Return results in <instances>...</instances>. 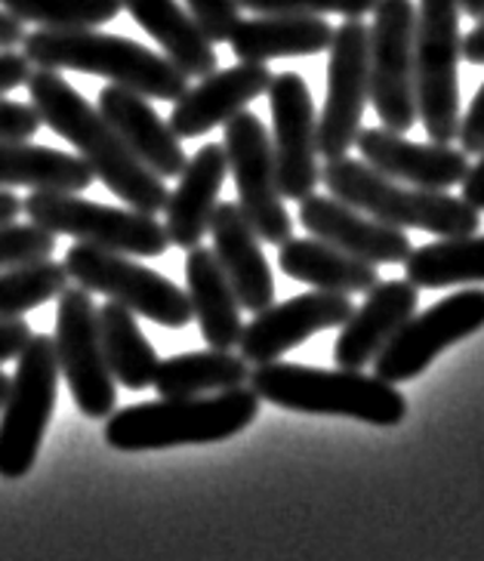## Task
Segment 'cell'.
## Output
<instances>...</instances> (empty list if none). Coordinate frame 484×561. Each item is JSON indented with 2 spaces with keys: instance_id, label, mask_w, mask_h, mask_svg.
<instances>
[{
  "instance_id": "obj_14",
  "label": "cell",
  "mask_w": 484,
  "mask_h": 561,
  "mask_svg": "<svg viewBox=\"0 0 484 561\" xmlns=\"http://www.w3.org/2000/svg\"><path fill=\"white\" fill-rule=\"evenodd\" d=\"M327 50V100L318 115V154L334 161L355 146L370 102L368 25L361 19H346L334 28Z\"/></svg>"
},
{
  "instance_id": "obj_39",
  "label": "cell",
  "mask_w": 484,
  "mask_h": 561,
  "mask_svg": "<svg viewBox=\"0 0 484 561\" xmlns=\"http://www.w3.org/2000/svg\"><path fill=\"white\" fill-rule=\"evenodd\" d=\"M34 333L25 318H13V321H0V364L19 358V352L32 340Z\"/></svg>"
},
{
  "instance_id": "obj_29",
  "label": "cell",
  "mask_w": 484,
  "mask_h": 561,
  "mask_svg": "<svg viewBox=\"0 0 484 561\" xmlns=\"http://www.w3.org/2000/svg\"><path fill=\"white\" fill-rule=\"evenodd\" d=\"M251 380V364L226 348L185 352L158 364L151 389L161 398H200L241 389Z\"/></svg>"
},
{
  "instance_id": "obj_30",
  "label": "cell",
  "mask_w": 484,
  "mask_h": 561,
  "mask_svg": "<svg viewBox=\"0 0 484 561\" xmlns=\"http://www.w3.org/2000/svg\"><path fill=\"white\" fill-rule=\"evenodd\" d=\"M96 321H100L102 355H105V364H108L117 386L130 389V392L149 389L161 362H158V352L149 343V336L139 328L136 314L108 299L96 312Z\"/></svg>"
},
{
  "instance_id": "obj_36",
  "label": "cell",
  "mask_w": 484,
  "mask_h": 561,
  "mask_svg": "<svg viewBox=\"0 0 484 561\" xmlns=\"http://www.w3.org/2000/svg\"><path fill=\"white\" fill-rule=\"evenodd\" d=\"M185 13L210 44H229L234 25L241 22L238 0H185Z\"/></svg>"
},
{
  "instance_id": "obj_33",
  "label": "cell",
  "mask_w": 484,
  "mask_h": 561,
  "mask_svg": "<svg viewBox=\"0 0 484 561\" xmlns=\"http://www.w3.org/2000/svg\"><path fill=\"white\" fill-rule=\"evenodd\" d=\"M66 287V268L53 260L22 265L13 272H0V321H13V318L41 309L44 302L59 299Z\"/></svg>"
},
{
  "instance_id": "obj_40",
  "label": "cell",
  "mask_w": 484,
  "mask_h": 561,
  "mask_svg": "<svg viewBox=\"0 0 484 561\" xmlns=\"http://www.w3.org/2000/svg\"><path fill=\"white\" fill-rule=\"evenodd\" d=\"M32 75V62L16 50H0V96L13 93L16 87H25Z\"/></svg>"
},
{
  "instance_id": "obj_42",
  "label": "cell",
  "mask_w": 484,
  "mask_h": 561,
  "mask_svg": "<svg viewBox=\"0 0 484 561\" xmlns=\"http://www.w3.org/2000/svg\"><path fill=\"white\" fill-rule=\"evenodd\" d=\"M460 59L472 66H484V19H479V25L460 41Z\"/></svg>"
},
{
  "instance_id": "obj_31",
  "label": "cell",
  "mask_w": 484,
  "mask_h": 561,
  "mask_svg": "<svg viewBox=\"0 0 484 561\" xmlns=\"http://www.w3.org/2000/svg\"><path fill=\"white\" fill-rule=\"evenodd\" d=\"M404 272L417 290H441L457 284H482L484 280V234L441 238L433 244L411 250Z\"/></svg>"
},
{
  "instance_id": "obj_25",
  "label": "cell",
  "mask_w": 484,
  "mask_h": 561,
  "mask_svg": "<svg viewBox=\"0 0 484 561\" xmlns=\"http://www.w3.org/2000/svg\"><path fill=\"white\" fill-rule=\"evenodd\" d=\"M185 294L192 302V314L198 321L200 336L210 348L232 352L241 340V302L234 297L232 284L217 263L214 250H185Z\"/></svg>"
},
{
  "instance_id": "obj_2",
  "label": "cell",
  "mask_w": 484,
  "mask_h": 561,
  "mask_svg": "<svg viewBox=\"0 0 484 561\" xmlns=\"http://www.w3.org/2000/svg\"><path fill=\"white\" fill-rule=\"evenodd\" d=\"M22 56L37 68L96 75L124 90H134L146 100L176 102L188 90V78L168 56L149 50L130 37L96 28H37L25 34Z\"/></svg>"
},
{
  "instance_id": "obj_17",
  "label": "cell",
  "mask_w": 484,
  "mask_h": 561,
  "mask_svg": "<svg viewBox=\"0 0 484 561\" xmlns=\"http://www.w3.org/2000/svg\"><path fill=\"white\" fill-rule=\"evenodd\" d=\"M355 146L361 149V161L377 173L426 192H448L460 185L472 167L466 151L441 142H411L401 133L385 127H370V130L361 127Z\"/></svg>"
},
{
  "instance_id": "obj_8",
  "label": "cell",
  "mask_w": 484,
  "mask_h": 561,
  "mask_svg": "<svg viewBox=\"0 0 484 561\" xmlns=\"http://www.w3.org/2000/svg\"><path fill=\"white\" fill-rule=\"evenodd\" d=\"M22 214L50 234H62L90 248L115 250L127 256H161L170 241L164 222L151 214L105 207L68 192H32L22 201Z\"/></svg>"
},
{
  "instance_id": "obj_46",
  "label": "cell",
  "mask_w": 484,
  "mask_h": 561,
  "mask_svg": "<svg viewBox=\"0 0 484 561\" xmlns=\"http://www.w3.org/2000/svg\"><path fill=\"white\" fill-rule=\"evenodd\" d=\"M7 389H10V377L0 374V404H3V398H7Z\"/></svg>"
},
{
  "instance_id": "obj_9",
  "label": "cell",
  "mask_w": 484,
  "mask_h": 561,
  "mask_svg": "<svg viewBox=\"0 0 484 561\" xmlns=\"http://www.w3.org/2000/svg\"><path fill=\"white\" fill-rule=\"evenodd\" d=\"M66 275L87 294H102L127 312L142 314L161 328H185L192 324L188 294L149 265L136 263L127 253L100 250L74 241L66 253Z\"/></svg>"
},
{
  "instance_id": "obj_26",
  "label": "cell",
  "mask_w": 484,
  "mask_h": 561,
  "mask_svg": "<svg viewBox=\"0 0 484 561\" xmlns=\"http://www.w3.org/2000/svg\"><path fill=\"white\" fill-rule=\"evenodd\" d=\"M120 7L185 78H207L219 68L217 47L200 34L198 25L176 0H120Z\"/></svg>"
},
{
  "instance_id": "obj_41",
  "label": "cell",
  "mask_w": 484,
  "mask_h": 561,
  "mask_svg": "<svg viewBox=\"0 0 484 561\" xmlns=\"http://www.w3.org/2000/svg\"><path fill=\"white\" fill-rule=\"evenodd\" d=\"M463 201L469 207H475L479 214L484 210V151L479 158V164L469 167L466 180H463Z\"/></svg>"
},
{
  "instance_id": "obj_22",
  "label": "cell",
  "mask_w": 484,
  "mask_h": 561,
  "mask_svg": "<svg viewBox=\"0 0 484 561\" xmlns=\"http://www.w3.org/2000/svg\"><path fill=\"white\" fill-rule=\"evenodd\" d=\"M96 108L112 124V130L124 139V146L134 151L154 176L173 180L183 173V167L188 164L183 139L170 130V124L158 117L146 96L124 90L117 83H108L105 90H100Z\"/></svg>"
},
{
  "instance_id": "obj_34",
  "label": "cell",
  "mask_w": 484,
  "mask_h": 561,
  "mask_svg": "<svg viewBox=\"0 0 484 561\" xmlns=\"http://www.w3.org/2000/svg\"><path fill=\"white\" fill-rule=\"evenodd\" d=\"M53 250H56V234L44 231L34 222L0 226V272H13L22 265L50 260Z\"/></svg>"
},
{
  "instance_id": "obj_1",
  "label": "cell",
  "mask_w": 484,
  "mask_h": 561,
  "mask_svg": "<svg viewBox=\"0 0 484 561\" xmlns=\"http://www.w3.org/2000/svg\"><path fill=\"white\" fill-rule=\"evenodd\" d=\"M28 96L37 121L56 136L68 139L84 158L93 176L120 201H127L139 214H161L168 204V185L124 146L112 124L81 96L71 83L50 68H37L28 75Z\"/></svg>"
},
{
  "instance_id": "obj_45",
  "label": "cell",
  "mask_w": 484,
  "mask_h": 561,
  "mask_svg": "<svg viewBox=\"0 0 484 561\" xmlns=\"http://www.w3.org/2000/svg\"><path fill=\"white\" fill-rule=\"evenodd\" d=\"M460 13H466L472 19H484V0H457Z\"/></svg>"
},
{
  "instance_id": "obj_12",
  "label": "cell",
  "mask_w": 484,
  "mask_h": 561,
  "mask_svg": "<svg viewBox=\"0 0 484 561\" xmlns=\"http://www.w3.org/2000/svg\"><path fill=\"white\" fill-rule=\"evenodd\" d=\"M93 294L84 287H66L56 306V364L59 377L68 382L78 411L90 420H108L117 408V382L105 364L96 321Z\"/></svg>"
},
{
  "instance_id": "obj_19",
  "label": "cell",
  "mask_w": 484,
  "mask_h": 561,
  "mask_svg": "<svg viewBox=\"0 0 484 561\" xmlns=\"http://www.w3.org/2000/svg\"><path fill=\"white\" fill-rule=\"evenodd\" d=\"M272 83V71L263 62H238L234 68L210 71L198 87H188L170 112V130L180 139H198L214 127H222L253 100H260Z\"/></svg>"
},
{
  "instance_id": "obj_21",
  "label": "cell",
  "mask_w": 484,
  "mask_h": 561,
  "mask_svg": "<svg viewBox=\"0 0 484 561\" xmlns=\"http://www.w3.org/2000/svg\"><path fill=\"white\" fill-rule=\"evenodd\" d=\"M210 238H214V256L222 265L226 278L232 284L234 297L244 312H263L275 302V278L272 265L266 263L263 241L256 238L251 222L238 210L232 201H219L210 216Z\"/></svg>"
},
{
  "instance_id": "obj_16",
  "label": "cell",
  "mask_w": 484,
  "mask_h": 561,
  "mask_svg": "<svg viewBox=\"0 0 484 561\" xmlns=\"http://www.w3.org/2000/svg\"><path fill=\"white\" fill-rule=\"evenodd\" d=\"M355 312L352 297L343 294H300V297L287 299V302H272L268 309L256 312L251 324H244L241 331V358L247 364H272L290 348L302 346L309 336L331 328H343Z\"/></svg>"
},
{
  "instance_id": "obj_20",
  "label": "cell",
  "mask_w": 484,
  "mask_h": 561,
  "mask_svg": "<svg viewBox=\"0 0 484 561\" xmlns=\"http://www.w3.org/2000/svg\"><path fill=\"white\" fill-rule=\"evenodd\" d=\"M419 290L411 280H377L361 309L339 328L334 362L343 370H365L389 346V340L417 312Z\"/></svg>"
},
{
  "instance_id": "obj_23",
  "label": "cell",
  "mask_w": 484,
  "mask_h": 561,
  "mask_svg": "<svg viewBox=\"0 0 484 561\" xmlns=\"http://www.w3.org/2000/svg\"><path fill=\"white\" fill-rule=\"evenodd\" d=\"M229 176L226 151L217 142H207L195 151V158L183 167L180 185L168 195L164 204V231L173 248H200L210 229V216L217 210L222 182Z\"/></svg>"
},
{
  "instance_id": "obj_43",
  "label": "cell",
  "mask_w": 484,
  "mask_h": 561,
  "mask_svg": "<svg viewBox=\"0 0 484 561\" xmlns=\"http://www.w3.org/2000/svg\"><path fill=\"white\" fill-rule=\"evenodd\" d=\"M25 25L16 16H10L7 10H0V50H16L25 41Z\"/></svg>"
},
{
  "instance_id": "obj_11",
  "label": "cell",
  "mask_w": 484,
  "mask_h": 561,
  "mask_svg": "<svg viewBox=\"0 0 484 561\" xmlns=\"http://www.w3.org/2000/svg\"><path fill=\"white\" fill-rule=\"evenodd\" d=\"M414 0H377L368 28L370 102L385 130L404 133L417 124L414 93Z\"/></svg>"
},
{
  "instance_id": "obj_4",
  "label": "cell",
  "mask_w": 484,
  "mask_h": 561,
  "mask_svg": "<svg viewBox=\"0 0 484 561\" xmlns=\"http://www.w3.org/2000/svg\"><path fill=\"white\" fill-rule=\"evenodd\" d=\"M253 392L293 413L349 416L370 426H399L407 416V401L392 382L368 377L365 370H324L306 364L272 362L251 370Z\"/></svg>"
},
{
  "instance_id": "obj_35",
  "label": "cell",
  "mask_w": 484,
  "mask_h": 561,
  "mask_svg": "<svg viewBox=\"0 0 484 561\" xmlns=\"http://www.w3.org/2000/svg\"><path fill=\"white\" fill-rule=\"evenodd\" d=\"M241 10H251L256 16L268 13H297V16H346L361 19L373 13L377 0H238Z\"/></svg>"
},
{
  "instance_id": "obj_10",
  "label": "cell",
  "mask_w": 484,
  "mask_h": 561,
  "mask_svg": "<svg viewBox=\"0 0 484 561\" xmlns=\"http://www.w3.org/2000/svg\"><path fill=\"white\" fill-rule=\"evenodd\" d=\"M222 127H226L222 151H226L229 173L234 176V188H238V210L251 222L260 241L281 248L293 238V219L287 214L281 188H278L272 136L266 133V124L263 117L244 108Z\"/></svg>"
},
{
  "instance_id": "obj_18",
  "label": "cell",
  "mask_w": 484,
  "mask_h": 561,
  "mask_svg": "<svg viewBox=\"0 0 484 561\" xmlns=\"http://www.w3.org/2000/svg\"><path fill=\"white\" fill-rule=\"evenodd\" d=\"M300 222L318 241L346 250L370 265H399L411 256V238L404 229L370 219L331 195H309L300 201Z\"/></svg>"
},
{
  "instance_id": "obj_44",
  "label": "cell",
  "mask_w": 484,
  "mask_h": 561,
  "mask_svg": "<svg viewBox=\"0 0 484 561\" xmlns=\"http://www.w3.org/2000/svg\"><path fill=\"white\" fill-rule=\"evenodd\" d=\"M19 214H22V201H19L13 192L0 188V226H7V222H16Z\"/></svg>"
},
{
  "instance_id": "obj_32",
  "label": "cell",
  "mask_w": 484,
  "mask_h": 561,
  "mask_svg": "<svg viewBox=\"0 0 484 561\" xmlns=\"http://www.w3.org/2000/svg\"><path fill=\"white\" fill-rule=\"evenodd\" d=\"M0 10L50 32L66 28H100L124 10L120 0H0Z\"/></svg>"
},
{
  "instance_id": "obj_37",
  "label": "cell",
  "mask_w": 484,
  "mask_h": 561,
  "mask_svg": "<svg viewBox=\"0 0 484 561\" xmlns=\"http://www.w3.org/2000/svg\"><path fill=\"white\" fill-rule=\"evenodd\" d=\"M41 130V121L32 105L0 96V139H32Z\"/></svg>"
},
{
  "instance_id": "obj_38",
  "label": "cell",
  "mask_w": 484,
  "mask_h": 561,
  "mask_svg": "<svg viewBox=\"0 0 484 561\" xmlns=\"http://www.w3.org/2000/svg\"><path fill=\"white\" fill-rule=\"evenodd\" d=\"M457 142L463 146L460 151H466V154H482L484 151V83L482 90L475 93V100L469 105L466 115L460 117Z\"/></svg>"
},
{
  "instance_id": "obj_13",
  "label": "cell",
  "mask_w": 484,
  "mask_h": 561,
  "mask_svg": "<svg viewBox=\"0 0 484 561\" xmlns=\"http://www.w3.org/2000/svg\"><path fill=\"white\" fill-rule=\"evenodd\" d=\"M484 328V290H460L435 302L423 314H411L389 346L373 358V377L401 382L419 377L429 364L453 343L466 340Z\"/></svg>"
},
{
  "instance_id": "obj_6",
  "label": "cell",
  "mask_w": 484,
  "mask_h": 561,
  "mask_svg": "<svg viewBox=\"0 0 484 561\" xmlns=\"http://www.w3.org/2000/svg\"><path fill=\"white\" fill-rule=\"evenodd\" d=\"M460 3L419 0L414 28V93L417 121L433 142L451 146L460 133Z\"/></svg>"
},
{
  "instance_id": "obj_28",
  "label": "cell",
  "mask_w": 484,
  "mask_h": 561,
  "mask_svg": "<svg viewBox=\"0 0 484 561\" xmlns=\"http://www.w3.org/2000/svg\"><path fill=\"white\" fill-rule=\"evenodd\" d=\"M93 180L96 176L81 154L34 146L28 139H0V188L81 195Z\"/></svg>"
},
{
  "instance_id": "obj_27",
  "label": "cell",
  "mask_w": 484,
  "mask_h": 561,
  "mask_svg": "<svg viewBox=\"0 0 484 561\" xmlns=\"http://www.w3.org/2000/svg\"><path fill=\"white\" fill-rule=\"evenodd\" d=\"M278 265L287 278L302 280L324 294H343V297L368 294L380 280L377 265L365 263V260H358L327 241H318V238L285 241L278 248Z\"/></svg>"
},
{
  "instance_id": "obj_24",
  "label": "cell",
  "mask_w": 484,
  "mask_h": 561,
  "mask_svg": "<svg viewBox=\"0 0 484 561\" xmlns=\"http://www.w3.org/2000/svg\"><path fill=\"white\" fill-rule=\"evenodd\" d=\"M334 25L324 16H297V13H268V16L241 19L234 25L229 47L238 62H272L287 56H318L331 47Z\"/></svg>"
},
{
  "instance_id": "obj_7",
  "label": "cell",
  "mask_w": 484,
  "mask_h": 561,
  "mask_svg": "<svg viewBox=\"0 0 484 561\" xmlns=\"http://www.w3.org/2000/svg\"><path fill=\"white\" fill-rule=\"evenodd\" d=\"M0 404V479H25L41 454L59 396V364L50 336H32Z\"/></svg>"
},
{
  "instance_id": "obj_3",
  "label": "cell",
  "mask_w": 484,
  "mask_h": 561,
  "mask_svg": "<svg viewBox=\"0 0 484 561\" xmlns=\"http://www.w3.org/2000/svg\"><path fill=\"white\" fill-rule=\"evenodd\" d=\"M260 413V396L241 386L200 398H161L130 404L108 416L105 445L124 454L164 450L183 445H217L251 426Z\"/></svg>"
},
{
  "instance_id": "obj_5",
  "label": "cell",
  "mask_w": 484,
  "mask_h": 561,
  "mask_svg": "<svg viewBox=\"0 0 484 561\" xmlns=\"http://www.w3.org/2000/svg\"><path fill=\"white\" fill-rule=\"evenodd\" d=\"M321 182L327 185L331 198L343 201L392 229H423L438 238H460L482 229L479 210L469 207L463 198L389 180L349 154L327 161L321 170Z\"/></svg>"
},
{
  "instance_id": "obj_15",
  "label": "cell",
  "mask_w": 484,
  "mask_h": 561,
  "mask_svg": "<svg viewBox=\"0 0 484 561\" xmlns=\"http://www.w3.org/2000/svg\"><path fill=\"white\" fill-rule=\"evenodd\" d=\"M272 108V154L281 198L302 201L315 195L321 182L318 167V115L312 90L297 71L272 75L268 83Z\"/></svg>"
}]
</instances>
